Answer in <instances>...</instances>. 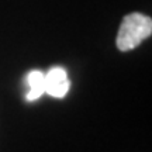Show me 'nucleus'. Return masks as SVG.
I'll return each mask as SVG.
<instances>
[{
    "instance_id": "nucleus-3",
    "label": "nucleus",
    "mask_w": 152,
    "mask_h": 152,
    "mask_svg": "<svg viewBox=\"0 0 152 152\" xmlns=\"http://www.w3.org/2000/svg\"><path fill=\"white\" fill-rule=\"evenodd\" d=\"M30 90L27 93V100L34 102L45 93V73L41 71H31L27 76Z\"/></svg>"
},
{
    "instance_id": "nucleus-2",
    "label": "nucleus",
    "mask_w": 152,
    "mask_h": 152,
    "mask_svg": "<svg viewBox=\"0 0 152 152\" xmlns=\"http://www.w3.org/2000/svg\"><path fill=\"white\" fill-rule=\"evenodd\" d=\"M71 87V80L64 68L54 66L45 73V93L56 99L66 96Z\"/></svg>"
},
{
    "instance_id": "nucleus-1",
    "label": "nucleus",
    "mask_w": 152,
    "mask_h": 152,
    "mask_svg": "<svg viewBox=\"0 0 152 152\" xmlns=\"http://www.w3.org/2000/svg\"><path fill=\"white\" fill-rule=\"evenodd\" d=\"M152 20L142 13H130L123 17L120 24L115 45L121 52H127L140 47L144 39L151 37Z\"/></svg>"
}]
</instances>
